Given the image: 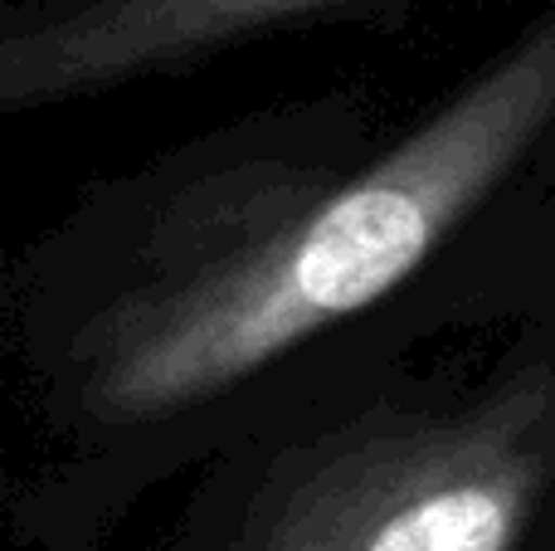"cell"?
<instances>
[{"instance_id":"obj_1","label":"cell","mask_w":555,"mask_h":551,"mask_svg":"<svg viewBox=\"0 0 555 551\" xmlns=\"http://www.w3.org/2000/svg\"><path fill=\"white\" fill-rule=\"evenodd\" d=\"M555 176V0L410 127L361 93L269 107L74 201L10 273V337L49 464L29 513L88 527L185 459L230 454L312 396V357Z\"/></svg>"},{"instance_id":"obj_2","label":"cell","mask_w":555,"mask_h":551,"mask_svg":"<svg viewBox=\"0 0 555 551\" xmlns=\"http://www.w3.org/2000/svg\"><path fill=\"white\" fill-rule=\"evenodd\" d=\"M230 454L215 551H517L555 488V357L443 396H336Z\"/></svg>"},{"instance_id":"obj_3","label":"cell","mask_w":555,"mask_h":551,"mask_svg":"<svg viewBox=\"0 0 555 551\" xmlns=\"http://www.w3.org/2000/svg\"><path fill=\"white\" fill-rule=\"evenodd\" d=\"M385 0H10L0 113L29 117L191 74Z\"/></svg>"}]
</instances>
